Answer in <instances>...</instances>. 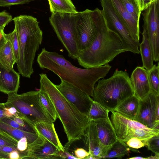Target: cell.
Wrapping results in <instances>:
<instances>
[{"label":"cell","mask_w":159,"mask_h":159,"mask_svg":"<svg viewBox=\"0 0 159 159\" xmlns=\"http://www.w3.org/2000/svg\"><path fill=\"white\" fill-rule=\"evenodd\" d=\"M37 61L41 69L51 71L61 80L72 84L92 97L96 83L105 77L111 68L108 64L91 68H78L62 55L48 51L45 48H43L38 55Z\"/></svg>","instance_id":"obj_1"},{"label":"cell","mask_w":159,"mask_h":159,"mask_svg":"<svg viewBox=\"0 0 159 159\" xmlns=\"http://www.w3.org/2000/svg\"><path fill=\"white\" fill-rule=\"evenodd\" d=\"M93 16L96 30L95 38L77 59L79 65L86 69L108 64L117 55L126 52L118 35L108 28L101 10L98 8L93 10Z\"/></svg>","instance_id":"obj_2"},{"label":"cell","mask_w":159,"mask_h":159,"mask_svg":"<svg viewBox=\"0 0 159 159\" xmlns=\"http://www.w3.org/2000/svg\"><path fill=\"white\" fill-rule=\"evenodd\" d=\"M39 75V90L48 95L54 105L57 118L62 123L67 136L68 142L64 147L67 150L74 142L82 139L89 119L61 93L46 74H41Z\"/></svg>","instance_id":"obj_3"},{"label":"cell","mask_w":159,"mask_h":159,"mask_svg":"<svg viewBox=\"0 0 159 159\" xmlns=\"http://www.w3.org/2000/svg\"><path fill=\"white\" fill-rule=\"evenodd\" d=\"M19 43V59L16 63L19 73L30 78L34 73L33 64L43 40V32L37 19L21 15L12 19Z\"/></svg>","instance_id":"obj_4"},{"label":"cell","mask_w":159,"mask_h":159,"mask_svg":"<svg viewBox=\"0 0 159 159\" xmlns=\"http://www.w3.org/2000/svg\"><path fill=\"white\" fill-rule=\"evenodd\" d=\"M134 95L127 71L116 69L110 77L98 81L94 88L93 97V100L111 111L123 101Z\"/></svg>","instance_id":"obj_5"},{"label":"cell","mask_w":159,"mask_h":159,"mask_svg":"<svg viewBox=\"0 0 159 159\" xmlns=\"http://www.w3.org/2000/svg\"><path fill=\"white\" fill-rule=\"evenodd\" d=\"M8 96L7 100L4 103L5 106L16 108L33 128L38 122L53 123L41 103L39 91H30L20 94L13 93Z\"/></svg>","instance_id":"obj_6"},{"label":"cell","mask_w":159,"mask_h":159,"mask_svg":"<svg viewBox=\"0 0 159 159\" xmlns=\"http://www.w3.org/2000/svg\"><path fill=\"white\" fill-rule=\"evenodd\" d=\"M78 11L75 13H51L49 22L57 36L73 59L80 55L76 23Z\"/></svg>","instance_id":"obj_7"},{"label":"cell","mask_w":159,"mask_h":159,"mask_svg":"<svg viewBox=\"0 0 159 159\" xmlns=\"http://www.w3.org/2000/svg\"><path fill=\"white\" fill-rule=\"evenodd\" d=\"M111 121L118 139L125 143L135 137L146 141L159 134V129H151L134 120L129 119L119 113L112 111Z\"/></svg>","instance_id":"obj_8"},{"label":"cell","mask_w":159,"mask_h":159,"mask_svg":"<svg viewBox=\"0 0 159 159\" xmlns=\"http://www.w3.org/2000/svg\"><path fill=\"white\" fill-rule=\"evenodd\" d=\"M101 10L108 29L119 37L126 51L139 53V42L134 40L119 18L110 0H101Z\"/></svg>","instance_id":"obj_9"},{"label":"cell","mask_w":159,"mask_h":159,"mask_svg":"<svg viewBox=\"0 0 159 159\" xmlns=\"http://www.w3.org/2000/svg\"><path fill=\"white\" fill-rule=\"evenodd\" d=\"M143 28L147 34L154 61L159 60V0L151 4L142 11Z\"/></svg>","instance_id":"obj_10"},{"label":"cell","mask_w":159,"mask_h":159,"mask_svg":"<svg viewBox=\"0 0 159 159\" xmlns=\"http://www.w3.org/2000/svg\"><path fill=\"white\" fill-rule=\"evenodd\" d=\"M93 11V10L87 9L78 12L76 29L80 53L90 46L96 36Z\"/></svg>","instance_id":"obj_11"},{"label":"cell","mask_w":159,"mask_h":159,"mask_svg":"<svg viewBox=\"0 0 159 159\" xmlns=\"http://www.w3.org/2000/svg\"><path fill=\"white\" fill-rule=\"evenodd\" d=\"M37 134V138L28 144L22 159L60 158V151L57 148L41 134Z\"/></svg>","instance_id":"obj_12"},{"label":"cell","mask_w":159,"mask_h":159,"mask_svg":"<svg viewBox=\"0 0 159 159\" xmlns=\"http://www.w3.org/2000/svg\"><path fill=\"white\" fill-rule=\"evenodd\" d=\"M61 80L59 84L56 85L58 89L81 113L87 116L93 100L90 96L78 88L67 82Z\"/></svg>","instance_id":"obj_13"},{"label":"cell","mask_w":159,"mask_h":159,"mask_svg":"<svg viewBox=\"0 0 159 159\" xmlns=\"http://www.w3.org/2000/svg\"><path fill=\"white\" fill-rule=\"evenodd\" d=\"M159 103V95L151 92L144 99L140 100V107L136 120L147 127L159 129V122L155 120L157 106Z\"/></svg>","instance_id":"obj_14"},{"label":"cell","mask_w":159,"mask_h":159,"mask_svg":"<svg viewBox=\"0 0 159 159\" xmlns=\"http://www.w3.org/2000/svg\"><path fill=\"white\" fill-rule=\"evenodd\" d=\"M83 136L85 146L93 159L103 158L106 152L100 142L93 120L89 121Z\"/></svg>","instance_id":"obj_15"},{"label":"cell","mask_w":159,"mask_h":159,"mask_svg":"<svg viewBox=\"0 0 159 159\" xmlns=\"http://www.w3.org/2000/svg\"><path fill=\"white\" fill-rule=\"evenodd\" d=\"M130 79L134 95L140 100L144 99L151 92L148 71L143 66L137 67Z\"/></svg>","instance_id":"obj_16"},{"label":"cell","mask_w":159,"mask_h":159,"mask_svg":"<svg viewBox=\"0 0 159 159\" xmlns=\"http://www.w3.org/2000/svg\"><path fill=\"white\" fill-rule=\"evenodd\" d=\"M93 121L100 142L107 153L109 148L118 139L113 125L109 118Z\"/></svg>","instance_id":"obj_17"},{"label":"cell","mask_w":159,"mask_h":159,"mask_svg":"<svg viewBox=\"0 0 159 159\" xmlns=\"http://www.w3.org/2000/svg\"><path fill=\"white\" fill-rule=\"evenodd\" d=\"M118 16L123 22L132 38L139 42V23L127 11L121 0H110Z\"/></svg>","instance_id":"obj_18"},{"label":"cell","mask_w":159,"mask_h":159,"mask_svg":"<svg viewBox=\"0 0 159 159\" xmlns=\"http://www.w3.org/2000/svg\"><path fill=\"white\" fill-rule=\"evenodd\" d=\"M20 82L18 73L13 68L7 70L0 63V92L7 95L17 93Z\"/></svg>","instance_id":"obj_19"},{"label":"cell","mask_w":159,"mask_h":159,"mask_svg":"<svg viewBox=\"0 0 159 159\" xmlns=\"http://www.w3.org/2000/svg\"><path fill=\"white\" fill-rule=\"evenodd\" d=\"M33 128L36 133L43 136L55 145L59 151L63 152L65 151L56 132L53 123L38 122L34 125Z\"/></svg>","instance_id":"obj_20"},{"label":"cell","mask_w":159,"mask_h":159,"mask_svg":"<svg viewBox=\"0 0 159 159\" xmlns=\"http://www.w3.org/2000/svg\"><path fill=\"white\" fill-rule=\"evenodd\" d=\"M140 100L134 95L126 99L114 110L124 116L135 120L137 116Z\"/></svg>","instance_id":"obj_21"},{"label":"cell","mask_w":159,"mask_h":159,"mask_svg":"<svg viewBox=\"0 0 159 159\" xmlns=\"http://www.w3.org/2000/svg\"><path fill=\"white\" fill-rule=\"evenodd\" d=\"M142 34V41L139 46V53L141 56L143 67L148 71L154 65L153 55L147 34L143 28Z\"/></svg>","instance_id":"obj_22"},{"label":"cell","mask_w":159,"mask_h":159,"mask_svg":"<svg viewBox=\"0 0 159 159\" xmlns=\"http://www.w3.org/2000/svg\"><path fill=\"white\" fill-rule=\"evenodd\" d=\"M0 129L6 132L18 141L23 137L26 138L28 144L34 141L37 138V133L22 130L15 128L0 120Z\"/></svg>","instance_id":"obj_23"},{"label":"cell","mask_w":159,"mask_h":159,"mask_svg":"<svg viewBox=\"0 0 159 159\" xmlns=\"http://www.w3.org/2000/svg\"><path fill=\"white\" fill-rule=\"evenodd\" d=\"M51 13H75L78 11L71 0H48Z\"/></svg>","instance_id":"obj_24"},{"label":"cell","mask_w":159,"mask_h":159,"mask_svg":"<svg viewBox=\"0 0 159 159\" xmlns=\"http://www.w3.org/2000/svg\"><path fill=\"white\" fill-rule=\"evenodd\" d=\"M0 63L9 71L13 68L16 63L11 45L8 40L0 49Z\"/></svg>","instance_id":"obj_25"},{"label":"cell","mask_w":159,"mask_h":159,"mask_svg":"<svg viewBox=\"0 0 159 159\" xmlns=\"http://www.w3.org/2000/svg\"><path fill=\"white\" fill-rule=\"evenodd\" d=\"M130 150L137 152L136 149L129 147L124 142L118 139L107 151L103 158H116L121 159Z\"/></svg>","instance_id":"obj_26"},{"label":"cell","mask_w":159,"mask_h":159,"mask_svg":"<svg viewBox=\"0 0 159 159\" xmlns=\"http://www.w3.org/2000/svg\"><path fill=\"white\" fill-rule=\"evenodd\" d=\"M109 111L107 109L93 100L91 105L87 117L89 121L108 118H109Z\"/></svg>","instance_id":"obj_27"},{"label":"cell","mask_w":159,"mask_h":159,"mask_svg":"<svg viewBox=\"0 0 159 159\" xmlns=\"http://www.w3.org/2000/svg\"><path fill=\"white\" fill-rule=\"evenodd\" d=\"M39 96L41 103L49 116L55 122L57 118L54 105L48 95L45 92L39 90Z\"/></svg>","instance_id":"obj_28"},{"label":"cell","mask_w":159,"mask_h":159,"mask_svg":"<svg viewBox=\"0 0 159 159\" xmlns=\"http://www.w3.org/2000/svg\"><path fill=\"white\" fill-rule=\"evenodd\" d=\"M148 71V70H147ZM148 80L151 91L159 95V65L155 64L153 67L148 71Z\"/></svg>","instance_id":"obj_29"},{"label":"cell","mask_w":159,"mask_h":159,"mask_svg":"<svg viewBox=\"0 0 159 159\" xmlns=\"http://www.w3.org/2000/svg\"><path fill=\"white\" fill-rule=\"evenodd\" d=\"M5 36L6 39L9 40L10 42L16 63L19 59V43L16 30L14 28L12 32L8 34H5Z\"/></svg>","instance_id":"obj_30"},{"label":"cell","mask_w":159,"mask_h":159,"mask_svg":"<svg viewBox=\"0 0 159 159\" xmlns=\"http://www.w3.org/2000/svg\"><path fill=\"white\" fill-rule=\"evenodd\" d=\"M127 11L139 23L141 12L138 7L136 0H121Z\"/></svg>","instance_id":"obj_31"},{"label":"cell","mask_w":159,"mask_h":159,"mask_svg":"<svg viewBox=\"0 0 159 159\" xmlns=\"http://www.w3.org/2000/svg\"><path fill=\"white\" fill-rule=\"evenodd\" d=\"M146 146L155 154L159 155V134L154 136L148 139L147 141Z\"/></svg>","instance_id":"obj_32"},{"label":"cell","mask_w":159,"mask_h":159,"mask_svg":"<svg viewBox=\"0 0 159 159\" xmlns=\"http://www.w3.org/2000/svg\"><path fill=\"white\" fill-rule=\"evenodd\" d=\"M147 140H143L138 138L133 137L128 140L125 143L129 148L138 149L146 146Z\"/></svg>","instance_id":"obj_33"},{"label":"cell","mask_w":159,"mask_h":159,"mask_svg":"<svg viewBox=\"0 0 159 159\" xmlns=\"http://www.w3.org/2000/svg\"><path fill=\"white\" fill-rule=\"evenodd\" d=\"M39 0H0V7H9L14 5H21Z\"/></svg>","instance_id":"obj_34"},{"label":"cell","mask_w":159,"mask_h":159,"mask_svg":"<svg viewBox=\"0 0 159 159\" xmlns=\"http://www.w3.org/2000/svg\"><path fill=\"white\" fill-rule=\"evenodd\" d=\"M12 19L11 16L6 11L0 12V29L4 30L6 26Z\"/></svg>","instance_id":"obj_35"},{"label":"cell","mask_w":159,"mask_h":159,"mask_svg":"<svg viewBox=\"0 0 159 159\" xmlns=\"http://www.w3.org/2000/svg\"><path fill=\"white\" fill-rule=\"evenodd\" d=\"M75 156L79 159H86L90 155L88 151L82 148H77L74 151Z\"/></svg>","instance_id":"obj_36"},{"label":"cell","mask_w":159,"mask_h":159,"mask_svg":"<svg viewBox=\"0 0 159 159\" xmlns=\"http://www.w3.org/2000/svg\"><path fill=\"white\" fill-rule=\"evenodd\" d=\"M28 144L27 139L25 137L22 138L17 143V148L19 151L23 153L22 157L23 154V152L27 148Z\"/></svg>","instance_id":"obj_37"},{"label":"cell","mask_w":159,"mask_h":159,"mask_svg":"<svg viewBox=\"0 0 159 159\" xmlns=\"http://www.w3.org/2000/svg\"><path fill=\"white\" fill-rule=\"evenodd\" d=\"M17 143L0 134V145L16 147Z\"/></svg>","instance_id":"obj_38"},{"label":"cell","mask_w":159,"mask_h":159,"mask_svg":"<svg viewBox=\"0 0 159 159\" xmlns=\"http://www.w3.org/2000/svg\"><path fill=\"white\" fill-rule=\"evenodd\" d=\"M140 11L141 12L151 4L150 0H136Z\"/></svg>","instance_id":"obj_39"},{"label":"cell","mask_w":159,"mask_h":159,"mask_svg":"<svg viewBox=\"0 0 159 159\" xmlns=\"http://www.w3.org/2000/svg\"><path fill=\"white\" fill-rule=\"evenodd\" d=\"M59 156L60 158H67L72 159H78L75 156L70 153L67 150H65L64 152L60 151Z\"/></svg>","instance_id":"obj_40"},{"label":"cell","mask_w":159,"mask_h":159,"mask_svg":"<svg viewBox=\"0 0 159 159\" xmlns=\"http://www.w3.org/2000/svg\"><path fill=\"white\" fill-rule=\"evenodd\" d=\"M15 150L19 151L17 149L16 147H11L0 145V151H3L7 153H10L12 151Z\"/></svg>","instance_id":"obj_41"},{"label":"cell","mask_w":159,"mask_h":159,"mask_svg":"<svg viewBox=\"0 0 159 159\" xmlns=\"http://www.w3.org/2000/svg\"><path fill=\"white\" fill-rule=\"evenodd\" d=\"M4 30L0 29V49L4 45L6 41V39L5 36Z\"/></svg>","instance_id":"obj_42"},{"label":"cell","mask_w":159,"mask_h":159,"mask_svg":"<svg viewBox=\"0 0 159 159\" xmlns=\"http://www.w3.org/2000/svg\"><path fill=\"white\" fill-rule=\"evenodd\" d=\"M6 107L4 103H0V120L6 117L5 111Z\"/></svg>","instance_id":"obj_43"},{"label":"cell","mask_w":159,"mask_h":159,"mask_svg":"<svg viewBox=\"0 0 159 159\" xmlns=\"http://www.w3.org/2000/svg\"><path fill=\"white\" fill-rule=\"evenodd\" d=\"M0 134L15 142H17L18 141L12 137L6 132L3 131L0 129Z\"/></svg>","instance_id":"obj_44"},{"label":"cell","mask_w":159,"mask_h":159,"mask_svg":"<svg viewBox=\"0 0 159 159\" xmlns=\"http://www.w3.org/2000/svg\"><path fill=\"white\" fill-rule=\"evenodd\" d=\"M9 153L0 151V159H9Z\"/></svg>","instance_id":"obj_45"},{"label":"cell","mask_w":159,"mask_h":159,"mask_svg":"<svg viewBox=\"0 0 159 159\" xmlns=\"http://www.w3.org/2000/svg\"><path fill=\"white\" fill-rule=\"evenodd\" d=\"M159 155L155 154L154 156H150L148 157H146V159H159Z\"/></svg>","instance_id":"obj_46"},{"label":"cell","mask_w":159,"mask_h":159,"mask_svg":"<svg viewBox=\"0 0 159 159\" xmlns=\"http://www.w3.org/2000/svg\"><path fill=\"white\" fill-rule=\"evenodd\" d=\"M129 159H146V157L140 156L135 157L129 158Z\"/></svg>","instance_id":"obj_47"},{"label":"cell","mask_w":159,"mask_h":159,"mask_svg":"<svg viewBox=\"0 0 159 159\" xmlns=\"http://www.w3.org/2000/svg\"><path fill=\"white\" fill-rule=\"evenodd\" d=\"M158 0H150V3L151 4Z\"/></svg>","instance_id":"obj_48"}]
</instances>
